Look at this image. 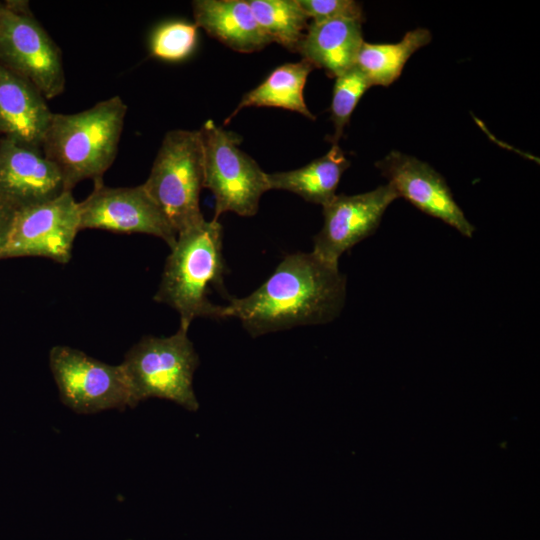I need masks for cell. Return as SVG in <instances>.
<instances>
[{
  "label": "cell",
  "mask_w": 540,
  "mask_h": 540,
  "mask_svg": "<svg viewBox=\"0 0 540 540\" xmlns=\"http://www.w3.org/2000/svg\"><path fill=\"white\" fill-rule=\"evenodd\" d=\"M0 64L31 83L46 100L65 89L61 50L26 1L0 2Z\"/></svg>",
  "instance_id": "52a82bcc"
},
{
  "label": "cell",
  "mask_w": 540,
  "mask_h": 540,
  "mask_svg": "<svg viewBox=\"0 0 540 540\" xmlns=\"http://www.w3.org/2000/svg\"><path fill=\"white\" fill-rule=\"evenodd\" d=\"M350 166L338 144L307 165L285 172L267 173L269 189L286 190L322 207L336 195L341 176Z\"/></svg>",
  "instance_id": "e0dca14e"
},
{
  "label": "cell",
  "mask_w": 540,
  "mask_h": 540,
  "mask_svg": "<svg viewBox=\"0 0 540 540\" xmlns=\"http://www.w3.org/2000/svg\"><path fill=\"white\" fill-rule=\"evenodd\" d=\"M204 147V188L215 198V216L226 212L254 216L269 189L266 172L239 148L241 137L206 121L201 130Z\"/></svg>",
  "instance_id": "8992f818"
},
{
  "label": "cell",
  "mask_w": 540,
  "mask_h": 540,
  "mask_svg": "<svg viewBox=\"0 0 540 540\" xmlns=\"http://www.w3.org/2000/svg\"><path fill=\"white\" fill-rule=\"evenodd\" d=\"M126 113L118 95L78 113H52L41 149L58 168L67 191L83 180L102 179L116 158Z\"/></svg>",
  "instance_id": "3957f363"
},
{
  "label": "cell",
  "mask_w": 540,
  "mask_h": 540,
  "mask_svg": "<svg viewBox=\"0 0 540 540\" xmlns=\"http://www.w3.org/2000/svg\"><path fill=\"white\" fill-rule=\"evenodd\" d=\"M49 364L60 399L78 414L133 407L121 365H110L68 346H54Z\"/></svg>",
  "instance_id": "ba28073f"
},
{
  "label": "cell",
  "mask_w": 540,
  "mask_h": 540,
  "mask_svg": "<svg viewBox=\"0 0 540 540\" xmlns=\"http://www.w3.org/2000/svg\"><path fill=\"white\" fill-rule=\"evenodd\" d=\"M376 167L398 197H403L422 212L452 226L471 238L475 227L453 198L445 179L429 164L413 156L391 151Z\"/></svg>",
  "instance_id": "7c38bea8"
},
{
  "label": "cell",
  "mask_w": 540,
  "mask_h": 540,
  "mask_svg": "<svg viewBox=\"0 0 540 540\" xmlns=\"http://www.w3.org/2000/svg\"><path fill=\"white\" fill-rule=\"evenodd\" d=\"M52 113L31 83L0 64V136L41 147Z\"/></svg>",
  "instance_id": "5bb4252c"
},
{
  "label": "cell",
  "mask_w": 540,
  "mask_h": 540,
  "mask_svg": "<svg viewBox=\"0 0 540 540\" xmlns=\"http://www.w3.org/2000/svg\"><path fill=\"white\" fill-rule=\"evenodd\" d=\"M398 198L390 184L356 195H335L323 206L324 224L315 235L313 253L338 266L340 256L372 235L388 206Z\"/></svg>",
  "instance_id": "8fae6325"
},
{
  "label": "cell",
  "mask_w": 540,
  "mask_h": 540,
  "mask_svg": "<svg viewBox=\"0 0 540 540\" xmlns=\"http://www.w3.org/2000/svg\"><path fill=\"white\" fill-rule=\"evenodd\" d=\"M178 233L204 219V147L200 130L168 131L147 180L142 184Z\"/></svg>",
  "instance_id": "5b68a950"
},
{
  "label": "cell",
  "mask_w": 540,
  "mask_h": 540,
  "mask_svg": "<svg viewBox=\"0 0 540 540\" xmlns=\"http://www.w3.org/2000/svg\"><path fill=\"white\" fill-rule=\"evenodd\" d=\"M432 35L425 28L407 32L397 43L363 42L355 65L364 73L371 86H389L400 75L413 53L430 43Z\"/></svg>",
  "instance_id": "d6986e66"
},
{
  "label": "cell",
  "mask_w": 540,
  "mask_h": 540,
  "mask_svg": "<svg viewBox=\"0 0 540 540\" xmlns=\"http://www.w3.org/2000/svg\"><path fill=\"white\" fill-rule=\"evenodd\" d=\"M312 22L331 20H364L362 5L353 0H298Z\"/></svg>",
  "instance_id": "603a6c76"
},
{
  "label": "cell",
  "mask_w": 540,
  "mask_h": 540,
  "mask_svg": "<svg viewBox=\"0 0 540 540\" xmlns=\"http://www.w3.org/2000/svg\"><path fill=\"white\" fill-rule=\"evenodd\" d=\"M346 297V277L338 266L313 252L292 253L273 274L244 298L231 299L227 317L240 320L258 337L303 325L326 324L337 318Z\"/></svg>",
  "instance_id": "6da1fadb"
},
{
  "label": "cell",
  "mask_w": 540,
  "mask_h": 540,
  "mask_svg": "<svg viewBox=\"0 0 540 540\" xmlns=\"http://www.w3.org/2000/svg\"><path fill=\"white\" fill-rule=\"evenodd\" d=\"M252 13L263 32L291 52H297L309 18L298 0H249Z\"/></svg>",
  "instance_id": "ffe728a7"
},
{
  "label": "cell",
  "mask_w": 540,
  "mask_h": 540,
  "mask_svg": "<svg viewBox=\"0 0 540 540\" xmlns=\"http://www.w3.org/2000/svg\"><path fill=\"white\" fill-rule=\"evenodd\" d=\"M78 202L71 191L13 212L0 259L37 256L68 263L80 230Z\"/></svg>",
  "instance_id": "9c48e42d"
},
{
  "label": "cell",
  "mask_w": 540,
  "mask_h": 540,
  "mask_svg": "<svg viewBox=\"0 0 540 540\" xmlns=\"http://www.w3.org/2000/svg\"><path fill=\"white\" fill-rule=\"evenodd\" d=\"M120 365L128 381L133 407L155 397L190 411L199 408L193 389L199 357L187 329L179 327L168 337H143L126 353Z\"/></svg>",
  "instance_id": "277c9868"
},
{
  "label": "cell",
  "mask_w": 540,
  "mask_h": 540,
  "mask_svg": "<svg viewBox=\"0 0 540 540\" xmlns=\"http://www.w3.org/2000/svg\"><path fill=\"white\" fill-rule=\"evenodd\" d=\"M78 206L80 230L149 234L161 238L170 248L177 240V232L143 185L108 187L102 179L97 180Z\"/></svg>",
  "instance_id": "30bf717a"
},
{
  "label": "cell",
  "mask_w": 540,
  "mask_h": 540,
  "mask_svg": "<svg viewBox=\"0 0 540 540\" xmlns=\"http://www.w3.org/2000/svg\"><path fill=\"white\" fill-rule=\"evenodd\" d=\"M65 191L61 173L41 147L0 136V203L15 211Z\"/></svg>",
  "instance_id": "4fadbf2b"
},
{
  "label": "cell",
  "mask_w": 540,
  "mask_h": 540,
  "mask_svg": "<svg viewBox=\"0 0 540 540\" xmlns=\"http://www.w3.org/2000/svg\"><path fill=\"white\" fill-rule=\"evenodd\" d=\"M370 87V82L356 65L335 77L330 107L334 124L333 144H338L355 107Z\"/></svg>",
  "instance_id": "44dd1931"
},
{
  "label": "cell",
  "mask_w": 540,
  "mask_h": 540,
  "mask_svg": "<svg viewBox=\"0 0 540 540\" xmlns=\"http://www.w3.org/2000/svg\"><path fill=\"white\" fill-rule=\"evenodd\" d=\"M13 212L12 209L0 203V254L7 240Z\"/></svg>",
  "instance_id": "cb8c5ba5"
},
{
  "label": "cell",
  "mask_w": 540,
  "mask_h": 540,
  "mask_svg": "<svg viewBox=\"0 0 540 540\" xmlns=\"http://www.w3.org/2000/svg\"><path fill=\"white\" fill-rule=\"evenodd\" d=\"M197 42L195 24L174 21L163 24L152 35L151 55L166 61H179L186 58Z\"/></svg>",
  "instance_id": "7402d4cb"
},
{
  "label": "cell",
  "mask_w": 540,
  "mask_h": 540,
  "mask_svg": "<svg viewBox=\"0 0 540 540\" xmlns=\"http://www.w3.org/2000/svg\"><path fill=\"white\" fill-rule=\"evenodd\" d=\"M361 24L357 20L311 22L297 52L314 68L337 77L355 65L364 42Z\"/></svg>",
  "instance_id": "2e32d148"
},
{
  "label": "cell",
  "mask_w": 540,
  "mask_h": 540,
  "mask_svg": "<svg viewBox=\"0 0 540 540\" xmlns=\"http://www.w3.org/2000/svg\"><path fill=\"white\" fill-rule=\"evenodd\" d=\"M314 66L302 59L286 63L274 69L257 87L246 93L234 112L227 118L230 121L241 109L246 107H277L314 120L304 99L306 80Z\"/></svg>",
  "instance_id": "ac0fdd59"
},
{
  "label": "cell",
  "mask_w": 540,
  "mask_h": 540,
  "mask_svg": "<svg viewBox=\"0 0 540 540\" xmlns=\"http://www.w3.org/2000/svg\"><path fill=\"white\" fill-rule=\"evenodd\" d=\"M223 227L217 219L203 220L177 235L166 259L154 300L176 310L180 326L189 329L196 318L226 319V305L208 297L223 287Z\"/></svg>",
  "instance_id": "7a4b0ae2"
},
{
  "label": "cell",
  "mask_w": 540,
  "mask_h": 540,
  "mask_svg": "<svg viewBox=\"0 0 540 540\" xmlns=\"http://www.w3.org/2000/svg\"><path fill=\"white\" fill-rule=\"evenodd\" d=\"M192 7L197 28L234 51L251 53L272 43L246 0H196Z\"/></svg>",
  "instance_id": "9a60e30c"
}]
</instances>
